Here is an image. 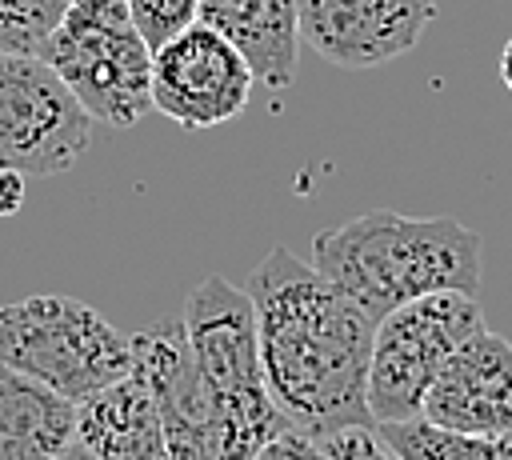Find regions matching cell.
I'll return each mask as SVG.
<instances>
[{
	"label": "cell",
	"instance_id": "cell-1",
	"mask_svg": "<svg viewBox=\"0 0 512 460\" xmlns=\"http://www.w3.org/2000/svg\"><path fill=\"white\" fill-rule=\"evenodd\" d=\"M256 308L264 384L288 428L324 440L372 424L368 360L376 316L312 260L276 244L244 280Z\"/></svg>",
	"mask_w": 512,
	"mask_h": 460
},
{
	"label": "cell",
	"instance_id": "cell-2",
	"mask_svg": "<svg viewBox=\"0 0 512 460\" xmlns=\"http://www.w3.org/2000/svg\"><path fill=\"white\" fill-rule=\"evenodd\" d=\"M480 248V232L456 216H404L380 208L316 232L312 264L380 320L428 292L476 296Z\"/></svg>",
	"mask_w": 512,
	"mask_h": 460
},
{
	"label": "cell",
	"instance_id": "cell-3",
	"mask_svg": "<svg viewBox=\"0 0 512 460\" xmlns=\"http://www.w3.org/2000/svg\"><path fill=\"white\" fill-rule=\"evenodd\" d=\"M180 320L220 420V460H256L268 440L288 432V420L264 384L248 288L204 276L188 292Z\"/></svg>",
	"mask_w": 512,
	"mask_h": 460
},
{
	"label": "cell",
	"instance_id": "cell-4",
	"mask_svg": "<svg viewBox=\"0 0 512 460\" xmlns=\"http://www.w3.org/2000/svg\"><path fill=\"white\" fill-rule=\"evenodd\" d=\"M0 364L80 404L132 372V336L72 296H24L0 308Z\"/></svg>",
	"mask_w": 512,
	"mask_h": 460
},
{
	"label": "cell",
	"instance_id": "cell-5",
	"mask_svg": "<svg viewBox=\"0 0 512 460\" xmlns=\"http://www.w3.org/2000/svg\"><path fill=\"white\" fill-rule=\"evenodd\" d=\"M40 56L96 124L132 128L152 112V48L128 0H72Z\"/></svg>",
	"mask_w": 512,
	"mask_h": 460
},
{
	"label": "cell",
	"instance_id": "cell-6",
	"mask_svg": "<svg viewBox=\"0 0 512 460\" xmlns=\"http://www.w3.org/2000/svg\"><path fill=\"white\" fill-rule=\"evenodd\" d=\"M484 328L472 292H428L376 320L368 360V412L372 424L412 420L440 376L444 360Z\"/></svg>",
	"mask_w": 512,
	"mask_h": 460
},
{
	"label": "cell",
	"instance_id": "cell-7",
	"mask_svg": "<svg viewBox=\"0 0 512 460\" xmlns=\"http://www.w3.org/2000/svg\"><path fill=\"white\" fill-rule=\"evenodd\" d=\"M92 124L44 56L0 52V168L24 176L68 172L84 156Z\"/></svg>",
	"mask_w": 512,
	"mask_h": 460
},
{
	"label": "cell",
	"instance_id": "cell-8",
	"mask_svg": "<svg viewBox=\"0 0 512 460\" xmlns=\"http://www.w3.org/2000/svg\"><path fill=\"white\" fill-rule=\"evenodd\" d=\"M252 88L256 76L240 48L204 20H192L152 52V108L188 132L236 120Z\"/></svg>",
	"mask_w": 512,
	"mask_h": 460
},
{
	"label": "cell",
	"instance_id": "cell-9",
	"mask_svg": "<svg viewBox=\"0 0 512 460\" xmlns=\"http://www.w3.org/2000/svg\"><path fill=\"white\" fill-rule=\"evenodd\" d=\"M132 372L156 400L168 460H220V420L180 316L132 336Z\"/></svg>",
	"mask_w": 512,
	"mask_h": 460
},
{
	"label": "cell",
	"instance_id": "cell-10",
	"mask_svg": "<svg viewBox=\"0 0 512 460\" xmlns=\"http://www.w3.org/2000/svg\"><path fill=\"white\" fill-rule=\"evenodd\" d=\"M300 40L340 68H380L416 48L436 0H296Z\"/></svg>",
	"mask_w": 512,
	"mask_h": 460
},
{
	"label": "cell",
	"instance_id": "cell-11",
	"mask_svg": "<svg viewBox=\"0 0 512 460\" xmlns=\"http://www.w3.org/2000/svg\"><path fill=\"white\" fill-rule=\"evenodd\" d=\"M420 416L464 436L512 432V344L488 328L468 336L432 380Z\"/></svg>",
	"mask_w": 512,
	"mask_h": 460
},
{
	"label": "cell",
	"instance_id": "cell-12",
	"mask_svg": "<svg viewBox=\"0 0 512 460\" xmlns=\"http://www.w3.org/2000/svg\"><path fill=\"white\" fill-rule=\"evenodd\" d=\"M196 20L228 36L256 84L284 92L296 80L300 8L296 0H196Z\"/></svg>",
	"mask_w": 512,
	"mask_h": 460
},
{
	"label": "cell",
	"instance_id": "cell-13",
	"mask_svg": "<svg viewBox=\"0 0 512 460\" xmlns=\"http://www.w3.org/2000/svg\"><path fill=\"white\" fill-rule=\"evenodd\" d=\"M76 440L100 460H168L156 400L136 372L76 404Z\"/></svg>",
	"mask_w": 512,
	"mask_h": 460
},
{
	"label": "cell",
	"instance_id": "cell-14",
	"mask_svg": "<svg viewBox=\"0 0 512 460\" xmlns=\"http://www.w3.org/2000/svg\"><path fill=\"white\" fill-rule=\"evenodd\" d=\"M76 440V404L0 364V460H56Z\"/></svg>",
	"mask_w": 512,
	"mask_h": 460
},
{
	"label": "cell",
	"instance_id": "cell-15",
	"mask_svg": "<svg viewBox=\"0 0 512 460\" xmlns=\"http://www.w3.org/2000/svg\"><path fill=\"white\" fill-rule=\"evenodd\" d=\"M380 440L396 452V460H512L508 436H464L424 416L376 424Z\"/></svg>",
	"mask_w": 512,
	"mask_h": 460
},
{
	"label": "cell",
	"instance_id": "cell-16",
	"mask_svg": "<svg viewBox=\"0 0 512 460\" xmlns=\"http://www.w3.org/2000/svg\"><path fill=\"white\" fill-rule=\"evenodd\" d=\"M68 0H0V52L40 56Z\"/></svg>",
	"mask_w": 512,
	"mask_h": 460
},
{
	"label": "cell",
	"instance_id": "cell-17",
	"mask_svg": "<svg viewBox=\"0 0 512 460\" xmlns=\"http://www.w3.org/2000/svg\"><path fill=\"white\" fill-rule=\"evenodd\" d=\"M128 12L140 36L148 40V48L156 52L164 40H172L196 20V0H128Z\"/></svg>",
	"mask_w": 512,
	"mask_h": 460
},
{
	"label": "cell",
	"instance_id": "cell-18",
	"mask_svg": "<svg viewBox=\"0 0 512 460\" xmlns=\"http://www.w3.org/2000/svg\"><path fill=\"white\" fill-rule=\"evenodd\" d=\"M320 448H324V460H396V452L380 440L376 424L340 428V432L324 436Z\"/></svg>",
	"mask_w": 512,
	"mask_h": 460
},
{
	"label": "cell",
	"instance_id": "cell-19",
	"mask_svg": "<svg viewBox=\"0 0 512 460\" xmlns=\"http://www.w3.org/2000/svg\"><path fill=\"white\" fill-rule=\"evenodd\" d=\"M256 460H324V448H320V440H312V436L288 428V432H280L276 440H268Z\"/></svg>",
	"mask_w": 512,
	"mask_h": 460
},
{
	"label": "cell",
	"instance_id": "cell-20",
	"mask_svg": "<svg viewBox=\"0 0 512 460\" xmlns=\"http://www.w3.org/2000/svg\"><path fill=\"white\" fill-rule=\"evenodd\" d=\"M24 196H28V188H24V172H16V168H0V220H4V216H16V212L24 208Z\"/></svg>",
	"mask_w": 512,
	"mask_h": 460
},
{
	"label": "cell",
	"instance_id": "cell-21",
	"mask_svg": "<svg viewBox=\"0 0 512 460\" xmlns=\"http://www.w3.org/2000/svg\"><path fill=\"white\" fill-rule=\"evenodd\" d=\"M500 80H504V88L512 92V40H508L504 52H500Z\"/></svg>",
	"mask_w": 512,
	"mask_h": 460
},
{
	"label": "cell",
	"instance_id": "cell-22",
	"mask_svg": "<svg viewBox=\"0 0 512 460\" xmlns=\"http://www.w3.org/2000/svg\"><path fill=\"white\" fill-rule=\"evenodd\" d=\"M56 460H100V456H92V452H88L80 440H72V444H68V448H64Z\"/></svg>",
	"mask_w": 512,
	"mask_h": 460
},
{
	"label": "cell",
	"instance_id": "cell-23",
	"mask_svg": "<svg viewBox=\"0 0 512 460\" xmlns=\"http://www.w3.org/2000/svg\"><path fill=\"white\" fill-rule=\"evenodd\" d=\"M68 4H72V0H68Z\"/></svg>",
	"mask_w": 512,
	"mask_h": 460
}]
</instances>
